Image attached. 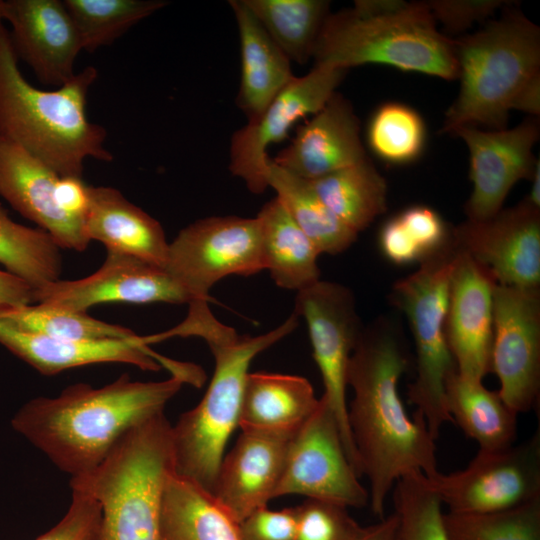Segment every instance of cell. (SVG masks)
<instances>
[{
    "label": "cell",
    "mask_w": 540,
    "mask_h": 540,
    "mask_svg": "<svg viewBox=\"0 0 540 540\" xmlns=\"http://www.w3.org/2000/svg\"><path fill=\"white\" fill-rule=\"evenodd\" d=\"M409 358L393 328L384 322L362 329L347 369L353 399L347 420L361 474L367 476L372 513L384 518L386 499L401 477L422 473L433 477L436 445L424 417H409L398 381Z\"/></svg>",
    "instance_id": "1"
},
{
    "label": "cell",
    "mask_w": 540,
    "mask_h": 540,
    "mask_svg": "<svg viewBox=\"0 0 540 540\" xmlns=\"http://www.w3.org/2000/svg\"><path fill=\"white\" fill-rule=\"evenodd\" d=\"M186 382L179 375L143 382L122 374L99 388L73 384L58 396L26 402L11 426L71 478L83 476L99 466L130 429L164 411Z\"/></svg>",
    "instance_id": "2"
},
{
    "label": "cell",
    "mask_w": 540,
    "mask_h": 540,
    "mask_svg": "<svg viewBox=\"0 0 540 540\" xmlns=\"http://www.w3.org/2000/svg\"><path fill=\"white\" fill-rule=\"evenodd\" d=\"M298 325L293 314L276 328L257 335H240L219 322L208 303H193L185 320L172 328L173 336H198L209 346L215 369L199 404L172 425L174 472L210 493L224 449L238 427L245 380L251 361L289 335Z\"/></svg>",
    "instance_id": "3"
},
{
    "label": "cell",
    "mask_w": 540,
    "mask_h": 540,
    "mask_svg": "<svg viewBox=\"0 0 540 540\" xmlns=\"http://www.w3.org/2000/svg\"><path fill=\"white\" fill-rule=\"evenodd\" d=\"M97 70L88 66L54 91L31 85L18 68L9 31L0 25V134L59 176L82 177L84 161H111L105 129L87 118L89 88Z\"/></svg>",
    "instance_id": "4"
},
{
    "label": "cell",
    "mask_w": 540,
    "mask_h": 540,
    "mask_svg": "<svg viewBox=\"0 0 540 540\" xmlns=\"http://www.w3.org/2000/svg\"><path fill=\"white\" fill-rule=\"evenodd\" d=\"M312 58L346 71L382 64L444 80L459 76L454 39L438 30L425 1L359 0L330 12Z\"/></svg>",
    "instance_id": "5"
},
{
    "label": "cell",
    "mask_w": 540,
    "mask_h": 540,
    "mask_svg": "<svg viewBox=\"0 0 540 540\" xmlns=\"http://www.w3.org/2000/svg\"><path fill=\"white\" fill-rule=\"evenodd\" d=\"M460 90L445 113L442 133L461 126L506 128L522 89L540 75V29L521 11L454 39Z\"/></svg>",
    "instance_id": "6"
},
{
    "label": "cell",
    "mask_w": 540,
    "mask_h": 540,
    "mask_svg": "<svg viewBox=\"0 0 540 540\" xmlns=\"http://www.w3.org/2000/svg\"><path fill=\"white\" fill-rule=\"evenodd\" d=\"M172 425L164 411L130 429L91 472L70 487L101 508L100 540H159L162 498L173 469Z\"/></svg>",
    "instance_id": "7"
},
{
    "label": "cell",
    "mask_w": 540,
    "mask_h": 540,
    "mask_svg": "<svg viewBox=\"0 0 540 540\" xmlns=\"http://www.w3.org/2000/svg\"><path fill=\"white\" fill-rule=\"evenodd\" d=\"M456 249L451 242L420 262L414 273L392 288L393 303L406 315L416 349V377L408 385L410 404L424 417L436 441L453 422L446 408L445 385L456 365L446 338L450 276Z\"/></svg>",
    "instance_id": "8"
},
{
    "label": "cell",
    "mask_w": 540,
    "mask_h": 540,
    "mask_svg": "<svg viewBox=\"0 0 540 540\" xmlns=\"http://www.w3.org/2000/svg\"><path fill=\"white\" fill-rule=\"evenodd\" d=\"M164 268L192 302H208L219 280L265 270L258 219L215 216L189 224L169 243Z\"/></svg>",
    "instance_id": "9"
},
{
    "label": "cell",
    "mask_w": 540,
    "mask_h": 540,
    "mask_svg": "<svg viewBox=\"0 0 540 540\" xmlns=\"http://www.w3.org/2000/svg\"><path fill=\"white\" fill-rule=\"evenodd\" d=\"M294 313L306 321L313 358L323 380L322 398L339 423L348 459L361 477L346 402L348 363L363 329L353 294L341 284L319 280L297 292Z\"/></svg>",
    "instance_id": "10"
},
{
    "label": "cell",
    "mask_w": 540,
    "mask_h": 540,
    "mask_svg": "<svg viewBox=\"0 0 540 540\" xmlns=\"http://www.w3.org/2000/svg\"><path fill=\"white\" fill-rule=\"evenodd\" d=\"M425 479L452 513H486L523 504L540 496V430L503 450H478L461 471Z\"/></svg>",
    "instance_id": "11"
},
{
    "label": "cell",
    "mask_w": 540,
    "mask_h": 540,
    "mask_svg": "<svg viewBox=\"0 0 540 540\" xmlns=\"http://www.w3.org/2000/svg\"><path fill=\"white\" fill-rule=\"evenodd\" d=\"M292 494L347 508L369 504V493L346 454L339 423L322 397L289 442L274 498Z\"/></svg>",
    "instance_id": "12"
},
{
    "label": "cell",
    "mask_w": 540,
    "mask_h": 540,
    "mask_svg": "<svg viewBox=\"0 0 540 540\" xmlns=\"http://www.w3.org/2000/svg\"><path fill=\"white\" fill-rule=\"evenodd\" d=\"M491 373L503 401L517 414L536 406L540 392V291L498 284L493 296Z\"/></svg>",
    "instance_id": "13"
},
{
    "label": "cell",
    "mask_w": 540,
    "mask_h": 540,
    "mask_svg": "<svg viewBox=\"0 0 540 540\" xmlns=\"http://www.w3.org/2000/svg\"><path fill=\"white\" fill-rule=\"evenodd\" d=\"M345 73L346 70L314 65L306 75L294 77L257 117L233 134L229 168L252 193H262L268 187L267 148L286 138L298 120L320 111Z\"/></svg>",
    "instance_id": "14"
},
{
    "label": "cell",
    "mask_w": 540,
    "mask_h": 540,
    "mask_svg": "<svg viewBox=\"0 0 540 540\" xmlns=\"http://www.w3.org/2000/svg\"><path fill=\"white\" fill-rule=\"evenodd\" d=\"M469 151L472 191L465 204L468 219H486L498 213L520 180H531L539 160L533 147L539 139L538 117H529L511 129L482 130L461 126L451 132Z\"/></svg>",
    "instance_id": "15"
},
{
    "label": "cell",
    "mask_w": 540,
    "mask_h": 540,
    "mask_svg": "<svg viewBox=\"0 0 540 540\" xmlns=\"http://www.w3.org/2000/svg\"><path fill=\"white\" fill-rule=\"evenodd\" d=\"M456 249L491 271L498 284L539 288L540 209L525 199L486 219H467L451 231Z\"/></svg>",
    "instance_id": "16"
},
{
    "label": "cell",
    "mask_w": 540,
    "mask_h": 540,
    "mask_svg": "<svg viewBox=\"0 0 540 540\" xmlns=\"http://www.w3.org/2000/svg\"><path fill=\"white\" fill-rule=\"evenodd\" d=\"M34 301L86 312L102 303L189 304L192 298L165 268L130 255L107 252L96 272L77 280L59 279L35 289Z\"/></svg>",
    "instance_id": "17"
},
{
    "label": "cell",
    "mask_w": 540,
    "mask_h": 540,
    "mask_svg": "<svg viewBox=\"0 0 540 540\" xmlns=\"http://www.w3.org/2000/svg\"><path fill=\"white\" fill-rule=\"evenodd\" d=\"M496 285L490 270L456 249L449 283L446 338L457 372L470 379L482 381L491 373Z\"/></svg>",
    "instance_id": "18"
},
{
    "label": "cell",
    "mask_w": 540,
    "mask_h": 540,
    "mask_svg": "<svg viewBox=\"0 0 540 540\" xmlns=\"http://www.w3.org/2000/svg\"><path fill=\"white\" fill-rule=\"evenodd\" d=\"M60 176L0 134V196L47 232L59 248L84 251L90 240L85 219L63 211L56 199Z\"/></svg>",
    "instance_id": "19"
},
{
    "label": "cell",
    "mask_w": 540,
    "mask_h": 540,
    "mask_svg": "<svg viewBox=\"0 0 540 540\" xmlns=\"http://www.w3.org/2000/svg\"><path fill=\"white\" fill-rule=\"evenodd\" d=\"M5 20L17 57L37 78L62 86L75 76L74 64L81 50L77 27L59 0H7Z\"/></svg>",
    "instance_id": "20"
},
{
    "label": "cell",
    "mask_w": 540,
    "mask_h": 540,
    "mask_svg": "<svg viewBox=\"0 0 540 540\" xmlns=\"http://www.w3.org/2000/svg\"><path fill=\"white\" fill-rule=\"evenodd\" d=\"M0 344L43 375L97 363H125L142 370L166 366L173 374L182 363L158 355L147 336L133 339L71 340L24 332L0 320Z\"/></svg>",
    "instance_id": "21"
},
{
    "label": "cell",
    "mask_w": 540,
    "mask_h": 540,
    "mask_svg": "<svg viewBox=\"0 0 540 540\" xmlns=\"http://www.w3.org/2000/svg\"><path fill=\"white\" fill-rule=\"evenodd\" d=\"M293 435L242 431L223 457L211 494L236 523L274 498Z\"/></svg>",
    "instance_id": "22"
},
{
    "label": "cell",
    "mask_w": 540,
    "mask_h": 540,
    "mask_svg": "<svg viewBox=\"0 0 540 540\" xmlns=\"http://www.w3.org/2000/svg\"><path fill=\"white\" fill-rule=\"evenodd\" d=\"M366 158L359 120L350 102L335 92L272 161L291 174L314 180Z\"/></svg>",
    "instance_id": "23"
},
{
    "label": "cell",
    "mask_w": 540,
    "mask_h": 540,
    "mask_svg": "<svg viewBox=\"0 0 540 540\" xmlns=\"http://www.w3.org/2000/svg\"><path fill=\"white\" fill-rule=\"evenodd\" d=\"M89 195L85 231L90 241L101 242L107 252L165 267L169 243L156 219L115 188L90 186Z\"/></svg>",
    "instance_id": "24"
},
{
    "label": "cell",
    "mask_w": 540,
    "mask_h": 540,
    "mask_svg": "<svg viewBox=\"0 0 540 540\" xmlns=\"http://www.w3.org/2000/svg\"><path fill=\"white\" fill-rule=\"evenodd\" d=\"M318 404L311 383L302 376L249 372L238 427L242 431L293 435Z\"/></svg>",
    "instance_id": "25"
},
{
    "label": "cell",
    "mask_w": 540,
    "mask_h": 540,
    "mask_svg": "<svg viewBox=\"0 0 540 540\" xmlns=\"http://www.w3.org/2000/svg\"><path fill=\"white\" fill-rule=\"evenodd\" d=\"M241 50L237 105L248 120L257 117L295 77L290 60L271 39L243 0H231Z\"/></svg>",
    "instance_id": "26"
},
{
    "label": "cell",
    "mask_w": 540,
    "mask_h": 540,
    "mask_svg": "<svg viewBox=\"0 0 540 540\" xmlns=\"http://www.w3.org/2000/svg\"><path fill=\"white\" fill-rule=\"evenodd\" d=\"M261 232L264 269L278 287L304 290L320 280L315 245L275 197L256 217Z\"/></svg>",
    "instance_id": "27"
},
{
    "label": "cell",
    "mask_w": 540,
    "mask_h": 540,
    "mask_svg": "<svg viewBox=\"0 0 540 540\" xmlns=\"http://www.w3.org/2000/svg\"><path fill=\"white\" fill-rule=\"evenodd\" d=\"M446 408L453 422L479 446L493 452L512 446L517 436V416L498 390L487 389L482 381L453 372L445 385Z\"/></svg>",
    "instance_id": "28"
},
{
    "label": "cell",
    "mask_w": 540,
    "mask_h": 540,
    "mask_svg": "<svg viewBox=\"0 0 540 540\" xmlns=\"http://www.w3.org/2000/svg\"><path fill=\"white\" fill-rule=\"evenodd\" d=\"M159 540H241L238 523L200 485L169 474L162 498Z\"/></svg>",
    "instance_id": "29"
},
{
    "label": "cell",
    "mask_w": 540,
    "mask_h": 540,
    "mask_svg": "<svg viewBox=\"0 0 540 540\" xmlns=\"http://www.w3.org/2000/svg\"><path fill=\"white\" fill-rule=\"evenodd\" d=\"M265 179L320 254H339L355 242L358 234L324 204L308 180L289 173L271 158Z\"/></svg>",
    "instance_id": "30"
},
{
    "label": "cell",
    "mask_w": 540,
    "mask_h": 540,
    "mask_svg": "<svg viewBox=\"0 0 540 540\" xmlns=\"http://www.w3.org/2000/svg\"><path fill=\"white\" fill-rule=\"evenodd\" d=\"M324 204L357 234L387 209V184L366 158L308 180Z\"/></svg>",
    "instance_id": "31"
},
{
    "label": "cell",
    "mask_w": 540,
    "mask_h": 540,
    "mask_svg": "<svg viewBox=\"0 0 540 540\" xmlns=\"http://www.w3.org/2000/svg\"><path fill=\"white\" fill-rule=\"evenodd\" d=\"M290 61L306 63L313 56L321 28L330 14L324 0H243Z\"/></svg>",
    "instance_id": "32"
},
{
    "label": "cell",
    "mask_w": 540,
    "mask_h": 540,
    "mask_svg": "<svg viewBox=\"0 0 540 540\" xmlns=\"http://www.w3.org/2000/svg\"><path fill=\"white\" fill-rule=\"evenodd\" d=\"M0 263L34 290L60 279V248L40 228L13 221L0 205Z\"/></svg>",
    "instance_id": "33"
},
{
    "label": "cell",
    "mask_w": 540,
    "mask_h": 540,
    "mask_svg": "<svg viewBox=\"0 0 540 540\" xmlns=\"http://www.w3.org/2000/svg\"><path fill=\"white\" fill-rule=\"evenodd\" d=\"M0 320L24 332L71 340L133 339L132 330L95 319L83 311L37 303L0 309Z\"/></svg>",
    "instance_id": "34"
},
{
    "label": "cell",
    "mask_w": 540,
    "mask_h": 540,
    "mask_svg": "<svg viewBox=\"0 0 540 540\" xmlns=\"http://www.w3.org/2000/svg\"><path fill=\"white\" fill-rule=\"evenodd\" d=\"M88 52L112 44L142 19L163 8L162 0H64Z\"/></svg>",
    "instance_id": "35"
},
{
    "label": "cell",
    "mask_w": 540,
    "mask_h": 540,
    "mask_svg": "<svg viewBox=\"0 0 540 540\" xmlns=\"http://www.w3.org/2000/svg\"><path fill=\"white\" fill-rule=\"evenodd\" d=\"M367 142L371 151L383 162L406 165L423 153L426 126L412 107L399 102H387L372 114L367 127Z\"/></svg>",
    "instance_id": "36"
},
{
    "label": "cell",
    "mask_w": 540,
    "mask_h": 540,
    "mask_svg": "<svg viewBox=\"0 0 540 540\" xmlns=\"http://www.w3.org/2000/svg\"><path fill=\"white\" fill-rule=\"evenodd\" d=\"M449 540H540V496L486 513H444Z\"/></svg>",
    "instance_id": "37"
},
{
    "label": "cell",
    "mask_w": 540,
    "mask_h": 540,
    "mask_svg": "<svg viewBox=\"0 0 540 540\" xmlns=\"http://www.w3.org/2000/svg\"><path fill=\"white\" fill-rule=\"evenodd\" d=\"M397 525L394 540H449L442 502L427 484L424 474L398 479L392 489Z\"/></svg>",
    "instance_id": "38"
},
{
    "label": "cell",
    "mask_w": 540,
    "mask_h": 540,
    "mask_svg": "<svg viewBox=\"0 0 540 540\" xmlns=\"http://www.w3.org/2000/svg\"><path fill=\"white\" fill-rule=\"evenodd\" d=\"M295 509L294 540H353L362 529L347 507L333 502L307 498Z\"/></svg>",
    "instance_id": "39"
},
{
    "label": "cell",
    "mask_w": 540,
    "mask_h": 540,
    "mask_svg": "<svg viewBox=\"0 0 540 540\" xmlns=\"http://www.w3.org/2000/svg\"><path fill=\"white\" fill-rule=\"evenodd\" d=\"M72 499L62 519L35 540H100L101 508L87 492L71 487Z\"/></svg>",
    "instance_id": "40"
},
{
    "label": "cell",
    "mask_w": 540,
    "mask_h": 540,
    "mask_svg": "<svg viewBox=\"0 0 540 540\" xmlns=\"http://www.w3.org/2000/svg\"><path fill=\"white\" fill-rule=\"evenodd\" d=\"M396 218L422 261L451 242V233L446 223L432 208L423 205L411 206L396 215Z\"/></svg>",
    "instance_id": "41"
},
{
    "label": "cell",
    "mask_w": 540,
    "mask_h": 540,
    "mask_svg": "<svg viewBox=\"0 0 540 540\" xmlns=\"http://www.w3.org/2000/svg\"><path fill=\"white\" fill-rule=\"evenodd\" d=\"M505 0H430L425 1L436 24L446 33L461 34L475 24H485L495 12L508 5Z\"/></svg>",
    "instance_id": "42"
},
{
    "label": "cell",
    "mask_w": 540,
    "mask_h": 540,
    "mask_svg": "<svg viewBox=\"0 0 540 540\" xmlns=\"http://www.w3.org/2000/svg\"><path fill=\"white\" fill-rule=\"evenodd\" d=\"M296 527L295 507L271 510L263 506L238 524L241 540H294Z\"/></svg>",
    "instance_id": "43"
},
{
    "label": "cell",
    "mask_w": 540,
    "mask_h": 540,
    "mask_svg": "<svg viewBox=\"0 0 540 540\" xmlns=\"http://www.w3.org/2000/svg\"><path fill=\"white\" fill-rule=\"evenodd\" d=\"M89 188L82 177L60 176L56 187V199L66 213L85 219L89 208Z\"/></svg>",
    "instance_id": "44"
},
{
    "label": "cell",
    "mask_w": 540,
    "mask_h": 540,
    "mask_svg": "<svg viewBox=\"0 0 540 540\" xmlns=\"http://www.w3.org/2000/svg\"><path fill=\"white\" fill-rule=\"evenodd\" d=\"M34 301V289L8 271L0 270V309L29 305Z\"/></svg>",
    "instance_id": "45"
},
{
    "label": "cell",
    "mask_w": 540,
    "mask_h": 540,
    "mask_svg": "<svg viewBox=\"0 0 540 540\" xmlns=\"http://www.w3.org/2000/svg\"><path fill=\"white\" fill-rule=\"evenodd\" d=\"M512 110L528 113L531 117L540 114V75L535 76L519 93Z\"/></svg>",
    "instance_id": "46"
},
{
    "label": "cell",
    "mask_w": 540,
    "mask_h": 540,
    "mask_svg": "<svg viewBox=\"0 0 540 540\" xmlns=\"http://www.w3.org/2000/svg\"><path fill=\"white\" fill-rule=\"evenodd\" d=\"M396 525V515L391 513L373 525L362 527L353 540H394Z\"/></svg>",
    "instance_id": "47"
},
{
    "label": "cell",
    "mask_w": 540,
    "mask_h": 540,
    "mask_svg": "<svg viewBox=\"0 0 540 540\" xmlns=\"http://www.w3.org/2000/svg\"><path fill=\"white\" fill-rule=\"evenodd\" d=\"M530 181L531 189L525 200L534 207L540 209V162L537 164Z\"/></svg>",
    "instance_id": "48"
},
{
    "label": "cell",
    "mask_w": 540,
    "mask_h": 540,
    "mask_svg": "<svg viewBox=\"0 0 540 540\" xmlns=\"http://www.w3.org/2000/svg\"><path fill=\"white\" fill-rule=\"evenodd\" d=\"M6 14V1L0 0V25L3 24Z\"/></svg>",
    "instance_id": "49"
}]
</instances>
